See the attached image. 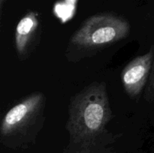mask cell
I'll use <instances>...</instances> for the list:
<instances>
[{
    "mask_svg": "<svg viewBox=\"0 0 154 153\" xmlns=\"http://www.w3.org/2000/svg\"><path fill=\"white\" fill-rule=\"evenodd\" d=\"M38 26L37 14L29 12L18 22L15 32V44L20 56L28 54Z\"/></svg>",
    "mask_w": 154,
    "mask_h": 153,
    "instance_id": "cell-5",
    "label": "cell"
},
{
    "mask_svg": "<svg viewBox=\"0 0 154 153\" xmlns=\"http://www.w3.org/2000/svg\"><path fill=\"white\" fill-rule=\"evenodd\" d=\"M154 56V49L136 57L131 61L122 72V81L127 94L132 98L140 95L147 82Z\"/></svg>",
    "mask_w": 154,
    "mask_h": 153,
    "instance_id": "cell-4",
    "label": "cell"
},
{
    "mask_svg": "<svg viewBox=\"0 0 154 153\" xmlns=\"http://www.w3.org/2000/svg\"><path fill=\"white\" fill-rule=\"evenodd\" d=\"M112 117L106 86L93 82L71 98L66 128L75 153H95L114 140L106 129Z\"/></svg>",
    "mask_w": 154,
    "mask_h": 153,
    "instance_id": "cell-1",
    "label": "cell"
},
{
    "mask_svg": "<svg viewBox=\"0 0 154 153\" xmlns=\"http://www.w3.org/2000/svg\"><path fill=\"white\" fill-rule=\"evenodd\" d=\"M45 105L43 93L35 92L11 108L2 122V137L26 136L36 128H42Z\"/></svg>",
    "mask_w": 154,
    "mask_h": 153,
    "instance_id": "cell-3",
    "label": "cell"
},
{
    "mask_svg": "<svg viewBox=\"0 0 154 153\" xmlns=\"http://www.w3.org/2000/svg\"><path fill=\"white\" fill-rule=\"evenodd\" d=\"M130 31L125 18L112 14H101L88 18L74 33L71 43L84 49L106 46L127 37Z\"/></svg>",
    "mask_w": 154,
    "mask_h": 153,
    "instance_id": "cell-2",
    "label": "cell"
},
{
    "mask_svg": "<svg viewBox=\"0 0 154 153\" xmlns=\"http://www.w3.org/2000/svg\"><path fill=\"white\" fill-rule=\"evenodd\" d=\"M145 99L149 102L154 100V56L149 75L148 83L145 90Z\"/></svg>",
    "mask_w": 154,
    "mask_h": 153,
    "instance_id": "cell-6",
    "label": "cell"
}]
</instances>
